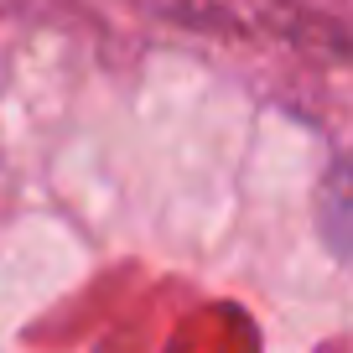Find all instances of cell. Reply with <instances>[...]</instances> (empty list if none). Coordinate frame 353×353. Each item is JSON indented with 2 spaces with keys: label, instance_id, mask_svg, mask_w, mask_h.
Segmentation results:
<instances>
[{
  "label": "cell",
  "instance_id": "obj_1",
  "mask_svg": "<svg viewBox=\"0 0 353 353\" xmlns=\"http://www.w3.org/2000/svg\"><path fill=\"white\" fill-rule=\"evenodd\" d=\"M317 234L353 270V161H338L317 188Z\"/></svg>",
  "mask_w": 353,
  "mask_h": 353
}]
</instances>
